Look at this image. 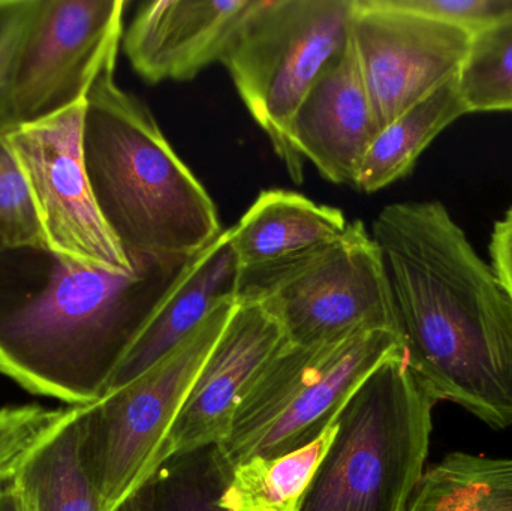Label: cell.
<instances>
[{"mask_svg": "<svg viewBox=\"0 0 512 511\" xmlns=\"http://www.w3.org/2000/svg\"><path fill=\"white\" fill-rule=\"evenodd\" d=\"M336 434L334 422L303 449L237 465L231 470L218 506L225 511H300L304 494Z\"/></svg>", "mask_w": 512, "mask_h": 511, "instance_id": "obj_19", "label": "cell"}, {"mask_svg": "<svg viewBox=\"0 0 512 511\" xmlns=\"http://www.w3.org/2000/svg\"><path fill=\"white\" fill-rule=\"evenodd\" d=\"M45 248L23 173L0 134V249Z\"/></svg>", "mask_w": 512, "mask_h": 511, "instance_id": "obj_23", "label": "cell"}, {"mask_svg": "<svg viewBox=\"0 0 512 511\" xmlns=\"http://www.w3.org/2000/svg\"><path fill=\"white\" fill-rule=\"evenodd\" d=\"M114 69L96 78L84 114V162L99 212L131 261L191 260L224 231L218 210Z\"/></svg>", "mask_w": 512, "mask_h": 511, "instance_id": "obj_3", "label": "cell"}, {"mask_svg": "<svg viewBox=\"0 0 512 511\" xmlns=\"http://www.w3.org/2000/svg\"><path fill=\"white\" fill-rule=\"evenodd\" d=\"M399 353V333L384 329L357 330L315 345L285 341L249 384L230 434L216 446L222 461L233 470L313 443L358 387Z\"/></svg>", "mask_w": 512, "mask_h": 511, "instance_id": "obj_5", "label": "cell"}, {"mask_svg": "<svg viewBox=\"0 0 512 511\" xmlns=\"http://www.w3.org/2000/svg\"><path fill=\"white\" fill-rule=\"evenodd\" d=\"M87 99V98H86ZM86 101L3 134L14 155L44 237L45 248L68 263L132 273L93 197L83 153Z\"/></svg>", "mask_w": 512, "mask_h": 511, "instance_id": "obj_9", "label": "cell"}, {"mask_svg": "<svg viewBox=\"0 0 512 511\" xmlns=\"http://www.w3.org/2000/svg\"><path fill=\"white\" fill-rule=\"evenodd\" d=\"M370 233L414 380L435 404L512 426V302L492 266L439 201L388 204Z\"/></svg>", "mask_w": 512, "mask_h": 511, "instance_id": "obj_1", "label": "cell"}, {"mask_svg": "<svg viewBox=\"0 0 512 511\" xmlns=\"http://www.w3.org/2000/svg\"><path fill=\"white\" fill-rule=\"evenodd\" d=\"M113 511H155V483L152 479L135 489Z\"/></svg>", "mask_w": 512, "mask_h": 511, "instance_id": "obj_28", "label": "cell"}, {"mask_svg": "<svg viewBox=\"0 0 512 511\" xmlns=\"http://www.w3.org/2000/svg\"><path fill=\"white\" fill-rule=\"evenodd\" d=\"M188 261L114 273L47 248L0 249V374L32 395L95 404Z\"/></svg>", "mask_w": 512, "mask_h": 511, "instance_id": "obj_2", "label": "cell"}, {"mask_svg": "<svg viewBox=\"0 0 512 511\" xmlns=\"http://www.w3.org/2000/svg\"><path fill=\"white\" fill-rule=\"evenodd\" d=\"M490 255L493 272L512 302V206L493 228Z\"/></svg>", "mask_w": 512, "mask_h": 511, "instance_id": "obj_27", "label": "cell"}, {"mask_svg": "<svg viewBox=\"0 0 512 511\" xmlns=\"http://www.w3.org/2000/svg\"><path fill=\"white\" fill-rule=\"evenodd\" d=\"M403 8L474 33L512 15V0H396Z\"/></svg>", "mask_w": 512, "mask_h": 511, "instance_id": "obj_26", "label": "cell"}, {"mask_svg": "<svg viewBox=\"0 0 512 511\" xmlns=\"http://www.w3.org/2000/svg\"><path fill=\"white\" fill-rule=\"evenodd\" d=\"M342 210L297 192L268 189L230 231L240 269L264 266L330 242L348 227Z\"/></svg>", "mask_w": 512, "mask_h": 511, "instance_id": "obj_16", "label": "cell"}, {"mask_svg": "<svg viewBox=\"0 0 512 511\" xmlns=\"http://www.w3.org/2000/svg\"><path fill=\"white\" fill-rule=\"evenodd\" d=\"M408 511H512V458L450 453L424 471Z\"/></svg>", "mask_w": 512, "mask_h": 511, "instance_id": "obj_20", "label": "cell"}, {"mask_svg": "<svg viewBox=\"0 0 512 511\" xmlns=\"http://www.w3.org/2000/svg\"><path fill=\"white\" fill-rule=\"evenodd\" d=\"M236 305L222 303L143 374L81 407V459L102 511H113L155 476L156 456Z\"/></svg>", "mask_w": 512, "mask_h": 511, "instance_id": "obj_8", "label": "cell"}, {"mask_svg": "<svg viewBox=\"0 0 512 511\" xmlns=\"http://www.w3.org/2000/svg\"><path fill=\"white\" fill-rule=\"evenodd\" d=\"M125 0H42L15 75L14 126L86 101L102 71L116 66Z\"/></svg>", "mask_w": 512, "mask_h": 511, "instance_id": "obj_10", "label": "cell"}, {"mask_svg": "<svg viewBox=\"0 0 512 511\" xmlns=\"http://www.w3.org/2000/svg\"><path fill=\"white\" fill-rule=\"evenodd\" d=\"M255 0H156L141 3L123 47L149 84L194 80L221 62Z\"/></svg>", "mask_w": 512, "mask_h": 511, "instance_id": "obj_13", "label": "cell"}, {"mask_svg": "<svg viewBox=\"0 0 512 511\" xmlns=\"http://www.w3.org/2000/svg\"><path fill=\"white\" fill-rule=\"evenodd\" d=\"M65 410L20 405L0 410V489L8 486L24 459L62 419Z\"/></svg>", "mask_w": 512, "mask_h": 511, "instance_id": "obj_24", "label": "cell"}, {"mask_svg": "<svg viewBox=\"0 0 512 511\" xmlns=\"http://www.w3.org/2000/svg\"><path fill=\"white\" fill-rule=\"evenodd\" d=\"M465 114L468 110L454 78L379 132L361 164L354 188L373 194L408 176L430 143Z\"/></svg>", "mask_w": 512, "mask_h": 511, "instance_id": "obj_18", "label": "cell"}, {"mask_svg": "<svg viewBox=\"0 0 512 511\" xmlns=\"http://www.w3.org/2000/svg\"><path fill=\"white\" fill-rule=\"evenodd\" d=\"M237 302L261 305L292 345L363 329L399 333L381 249L361 221L294 257L240 269Z\"/></svg>", "mask_w": 512, "mask_h": 511, "instance_id": "obj_7", "label": "cell"}, {"mask_svg": "<svg viewBox=\"0 0 512 511\" xmlns=\"http://www.w3.org/2000/svg\"><path fill=\"white\" fill-rule=\"evenodd\" d=\"M433 407L403 353L385 360L337 416L300 511H408L429 455Z\"/></svg>", "mask_w": 512, "mask_h": 511, "instance_id": "obj_4", "label": "cell"}, {"mask_svg": "<svg viewBox=\"0 0 512 511\" xmlns=\"http://www.w3.org/2000/svg\"><path fill=\"white\" fill-rule=\"evenodd\" d=\"M355 0H255L221 63L297 185L304 159L289 126L325 66L351 38Z\"/></svg>", "mask_w": 512, "mask_h": 511, "instance_id": "obj_6", "label": "cell"}, {"mask_svg": "<svg viewBox=\"0 0 512 511\" xmlns=\"http://www.w3.org/2000/svg\"><path fill=\"white\" fill-rule=\"evenodd\" d=\"M42 0H0V134L14 128L12 93L18 60Z\"/></svg>", "mask_w": 512, "mask_h": 511, "instance_id": "obj_25", "label": "cell"}, {"mask_svg": "<svg viewBox=\"0 0 512 511\" xmlns=\"http://www.w3.org/2000/svg\"><path fill=\"white\" fill-rule=\"evenodd\" d=\"M379 129L352 39L298 107L289 141L328 182L354 186Z\"/></svg>", "mask_w": 512, "mask_h": 511, "instance_id": "obj_14", "label": "cell"}, {"mask_svg": "<svg viewBox=\"0 0 512 511\" xmlns=\"http://www.w3.org/2000/svg\"><path fill=\"white\" fill-rule=\"evenodd\" d=\"M457 86L468 113L512 111V15L472 35Z\"/></svg>", "mask_w": 512, "mask_h": 511, "instance_id": "obj_21", "label": "cell"}, {"mask_svg": "<svg viewBox=\"0 0 512 511\" xmlns=\"http://www.w3.org/2000/svg\"><path fill=\"white\" fill-rule=\"evenodd\" d=\"M285 341L261 305L237 302L156 456L155 473L168 459L224 443L249 384Z\"/></svg>", "mask_w": 512, "mask_h": 511, "instance_id": "obj_12", "label": "cell"}, {"mask_svg": "<svg viewBox=\"0 0 512 511\" xmlns=\"http://www.w3.org/2000/svg\"><path fill=\"white\" fill-rule=\"evenodd\" d=\"M239 275L230 231L224 230L183 267L114 372L105 393L143 374L185 341L222 303L237 300Z\"/></svg>", "mask_w": 512, "mask_h": 511, "instance_id": "obj_15", "label": "cell"}, {"mask_svg": "<svg viewBox=\"0 0 512 511\" xmlns=\"http://www.w3.org/2000/svg\"><path fill=\"white\" fill-rule=\"evenodd\" d=\"M230 476L216 446L168 459L153 476L155 511H225L218 500Z\"/></svg>", "mask_w": 512, "mask_h": 511, "instance_id": "obj_22", "label": "cell"}, {"mask_svg": "<svg viewBox=\"0 0 512 511\" xmlns=\"http://www.w3.org/2000/svg\"><path fill=\"white\" fill-rule=\"evenodd\" d=\"M351 39L382 131L459 77L472 33L396 0H355Z\"/></svg>", "mask_w": 512, "mask_h": 511, "instance_id": "obj_11", "label": "cell"}, {"mask_svg": "<svg viewBox=\"0 0 512 511\" xmlns=\"http://www.w3.org/2000/svg\"><path fill=\"white\" fill-rule=\"evenodd\" d=\"M81 407L62 419L29 453L12 485L26 511H102L80 452Z\"/></svg>", "mask_w": 512, "mask_h": 511, "instance_id": "obj_17", "label": "cell"}, {"mask_svg": "<svg viewBox=\"0 0 512 511\" xmlns=\"http://www.w3.org/2000/svg\"><path fill=\"white\" fill-rule=\"evenodd\" d=\"M0 511H26L12 483L0 489Z\"/></svg>", "mask_w": 512, "mask_h": 511, "instance_id": "obj_29", "label": "cell"}]
</instances>
